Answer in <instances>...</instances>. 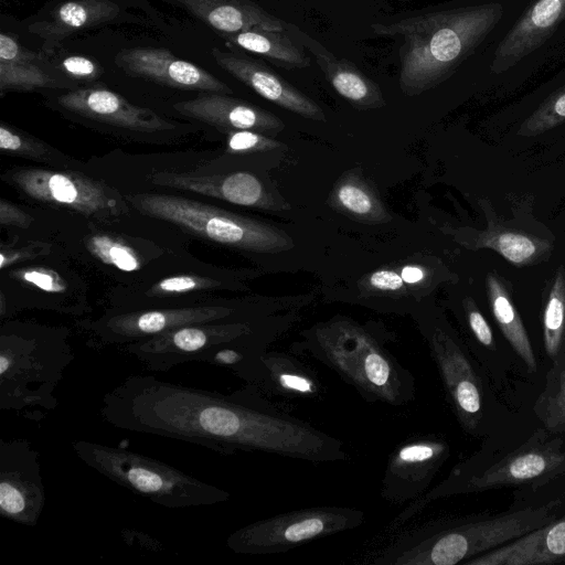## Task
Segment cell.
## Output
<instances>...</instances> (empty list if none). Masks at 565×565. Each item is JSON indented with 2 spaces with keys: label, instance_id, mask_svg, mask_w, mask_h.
<instances>
[{
  "label": "cell",
  "instance_id": "obj_43",
  "mask_svg": "<svg viewBox=\"0 0 565 565\" xmlns=\"http://www.w3.org/2000/svg\"><path fill=\"white\" fill-rule=\"evenodd\" d=\"M61 65L70 76L78 79L92 81L102 74V68L98 64L81 55L67 56L61 62Z\"/></svg>",
  "mask_w": 565,
  "mask_h": 565
},
{
  "label": "cell",
  "instance_id": "obj_29",
  "mask_svg": "<svg viewBox=\"0 0 565 565\" xmlns=\"http://www.w3.org/2000/svg\"><path fill=\"white\" fill-rule=\"evenodd\" d=\"M487 286L490 307L501 332L529 371L535 372L537 365L532 344L509 292L495 274L488 275Z\"/></svg>",
  "mask_w": 565,
  "mask_h": 565
},
{
  "label": "cell",
  "instance_id": "obj_17",
  "mask_svg": "<svg viewBox=\"0 0 565 565\" xmlns=\"http://www.w3.org/2000/svg\"><path fill=\"white\" fill-rule=\"evenodd\" d=\"M151 183L171 189L199 193L236 205L278 211L288 204L276 200L262 181L249 172L202 174L194 172H158Z\"/></svg>",
  "mask_w": 565,
  "mask_h": 565
},
{
  "label": "cell",
  "instance_id": "obj_37",
  "mask_svg": "<svg viewBox=\"0 0 565 565\" xmlns=\"http://www.w3.org/2000/svg\"><path fill=\"white\" fill-rule=\"evenodd\" d=\"M534 413L548 431H565V394L545 388L534 403Z\"/></svg>",
  "mask_w": 565,
  "mask_h": 565
},
{
  "label": "cell",
  "instance_id": "obj_13",
  "mask_svg": "<svg viewBox=\"0 0 565 565\" xmlns=\"http://www.w3.org/2000/svg\"><path fill=\"white\" fill-rule=\"evenodd\" d=\"M450 455L448 441L420 434L399 443L390 454L381 482V498L393 505L423 497Z\"/></svg>",
  "mask_w": 565,
  "mask_h": 565
},
{
  "label": "cell",
  "instance_id": "obj_41",
  "mask_svg": "<svg viewBox=\"0 0 565 565\" xmlns=\"http://www.w3.org/2000/svg\"><path fill=\"white\" fill-rule=\"evenodd\" d=\"M51 245L42 242H32L15 248H4L0 250V268L6 269L19 262L33 259L49 254Z\"/></svg>",
  "mask_w": 565,
  "mask_h": 565
},
{
  "label": "cell",
  "instance_id": "obj_6",
  "mask_svg": "<svg viewBox=\"0 0 565 565\" xmlns=\"http://www.w3.org/2000/svg\"><path fill=\"white\" fill-rule=\"evenodd\" d=\"M565 471V450L559 438L548 439L540 429L520 447L483 469L466 465L456 466L449 476L409 503L387 525L396 533L409 520L441 498L482 492L504 487H540Z\"/></svg>",
  "mask_w": 565,
  "mask_h": 565
},
{
  "label": "cell",
  "instance_id": "obj_3",
  "mask_svg": "<svg viewBox=\"0 0 565 565\" xmlns=\"http://www.w3.org/2000/svg\"><path fill=\"white\" fill-rule=\"evenodd\" d=\"M559 497L543 505L499 514H470L428 521L399 533L366 563L456 565L513 541L558 516Z\"/></svg>",
  "mask_w": 565,
  "mask_h": 565
},
{
  "label": "cell",
  "instance_id": "obj_8",
  "mask_svg": "<svg viewBox=\"0 0 565 565\" xmlns=\"http://www.w3.org/2000/svg\"><path fill=\"white\" fill-rule=\"evenodd\" d=\"M126 201L146 216L170 222L221 245L269 254L295 246L291 237L276 226L188 198L139 193L127 195Z\"/></svg>",
  "mask_w": 565,
  "mask_h": 565
},
{
  "label": "cell",
  "instance_id": "obj_46",
  "mask_svg": "<svg viewBox=\"0 0 565 565\" xmlns=\"http://www.w3.org/2000/svg\"><path fill=\"white\" fill-rule=\"evenodd\" d=\"M546 388L565 394V352L554 361V365L547 375Z\"/></svg>",
  "mask_w": 565,
  "mask_h": 565
},
{
  "label": "cell",
  "instance_id": "obj_39",
  "mask_svg": "<svg viewBox=\"0 0 565 565\" xmlns=\"http://www.w3.org/2000/svg\"><path fill=\"white\" fill-rule=\"evenodd\" d=\"M12 274L17 279L33 285L44 292L62 294L66 289L62 277L56 271L49 268H22L14 270Z\"/></svg>",
  "mask_w": 565,
  "mask_h": 565
},
{
  "label": "cell",
  "instance_id": "obj_20",
  "mask_svg": "<svg viewBox=\"0 0 565 565\" xmlns=\"http://www.w3.org/2000/svg\"><path fill=\"white\" fill-rule=\"evenodd\" d=\"M216 64L263 98L301 117L326 120L321 107L262 63L220 49L212 50Z\"/></svg>",
  "mask_w": 565,
  "mask_h": 565
},
{
  "label": "cell",
  "instance_id": "obj_44",
  "mask_svg": "<svg viewBox=\"0 0 565 565\" xmlns=\"http://www.w3.org/2000/svg\"><path fill=\"white\" fill-rule=\"evenodd\" d=\"M39 54L25 50L14 38L0 33V62H34Z\"/></svg>",
  "mask_w": 565,
  "mask_h": 565
},
{
  "label": "cell",
  "instance_id": "obj_2",
  "mask_svg": "<svg viewBox=\"0 0 565 565\" xmlns=\"http://www.w3.org/2000/svg\"><path fill=\"white\" fill-rule=\"evenodd\" d=\"M500 2L422 11L371 24L385 38L401 39L399 87L407 96L448 79L498 25Z\"/></svg>",
  "mask_w": 565,
  "mask_h": 565
},
{
  "label": "cell",
  "instance_id": "obj_16",
  "mask_svg": "<svg viewBox=\"0 0 565 565\" xmlns=\"http://www.w3.org/2000/svg\"><path fill=\"white\" fill-rule=\"evenodd\" d=\"M116 64L127 74L184 90L231 94L232 89L206 70L181 58L170 51L134 47L119 52Z\"/></svg>",
  "mask_w": 565,
  "mask_h": 565
},
{
  "label": "cell",
  "instance_id": "obj_27",
  "mask_svg": "<svg viewBox=\"0 0 565 565\" xmlns=\"http://www.w3.org/2000/svg\"><path fill=\"white\" fill-rule=\"evenodd\" d=\"M329 205L359 222L383 224L392 220L375 189L359 173L345 172L333 185Z\"/></svg>",
  "mask_w": 565,
  "mask_h": 565
},
{
  "label": "cell",
  "instance_id": "obj_4",
  "mask_svg": "<svg viewBox=\"0 0 565 565\" xmlns=\"http://www.w3.org/2000/svg\"><path fill=\"white\" fill-rule=\"evenodd\" d=\"M386 342V334L338 317L306 330L291 351L332 370L369 403L405 406L415 398V377Z\"/></svg>",
  "mask_w": 565,
  "mask_h": 565
},
{
  "label": "cell",
  "instance_id": "obj_30",
  "mask_svg": "<svg viewBox=\"0 0 565 565\" xmlns=\"http://www.w3.org/2000/svg\"><path fill=\"white\" fill-rule=\"evenodd\" d=\"M0 150L7 156L20 157L58 168L78 167V162L51 145L4 122L0 125Z\"/></svg>",
  "mask_w": 565,
  "mask_h": 565
},
{
  "label": "cell",
  "instance_id": "obj_26",
  "mask_svg": "<svg viewBox=\"0 0 565 565\" xmlns=\"http://www.w3.org/2000/svg\"><path fill=\"white\" fill-rule=\"evenodd\" d=\"M119 10L110 0H70L53 10L47 20L31 24L29 31L46 40H61L116 18Z\"/></svg>",
  "mask_w": 565,
  "mask_h": 565
},
{
  "label": "cell",
  "instance_id": "obj_48",
  "mask_svg": "<svg viewBox=\"0 0 565 565\" xmlns=\"http://www.w3.org/2000/svg\"><path fill=\"white\" fill-rule=\"evenodd\" d=\"M561 498L565 501V493Z\"/></svg>",
  "mask_w": 565,
  "mask_h": 565
},
{
  "label": "cell",
  "instance_id": "obj_10",
  "mask_svg": "<svg viewBox=\"0 0 565 565\" xmlns=\"http://www.w3.org/2000/svg\"><path fill=\"white\" fill-rule=\"evenodd\" d=\"M2 179L34 201L77 212L97 220L127 212L126 199L106 183L77 171L14 168Z\"/></svg>",
  "mask_w": 565,
  "mask_h": 565
},
{
  "label": "cell",
  "instance_id": "obj_23",
  "mask_svg": "<svg viewBox=\"0 0 565 565\" xmlns=\"http://www.w3.org/2000/svg\"><path fill=\"white\" fill-rule=\"evenodd\" d=\"M285 30L313 55L317 65L333 89L351 105L360 109L380 108L385 105L377 84L351 62L337 58L322 44L291 23H285Z\"/></svg>",
  "mask_w": 565,
  "mask_h": 565
},
{
  "label": "cell",
  "instance_id": "obj_28",
  "mask_svg": "<svg viewBox=\"0 0 565 565\" xmlns=\"http://www.w3.org/2000/svg\"><path fill=\"white\" fill-rule=\"evenodd\" d=\"M226 41L247 52L262 55L288 68H305L310 57L286 30L252 29L234 34H223Z\"/></svg>",
  "mask_w": 565,
  "mask_h": 565
},
{
  "label": "cell",
  "instance_id": "obj_35",
  "mask_svg": "<svg viewBox=\"0 0 565 565\" xmlns=\"http://www.w3.org/2000/svg\"><path fill=\"white\" fill-rule=\"evenodd\" d=\"M89 253L103 262L122 271H136L140 268V257L129 245L108 235L97 234L87 242Z\"/></svg>",
  "mask_w": 565,
  "mask_h": 565
},
{
  "label": "cell",
  "instance_id": "obj_38",
  "mask_svg": "<svg viewBox=\"0 0 565 565\" xmlns=\"http://www.w3.org/2000/svg\"><path fill=\"white\" fill-rule=\"evenodd\" d=\"M226 132L227 150L233 153L264 152L281 143L262 132L253 130H230Z\"/></svg>",
  "mask_w": 565,
  "mask_h": 565
},
{
  "label": "cell",
  "instance_id": "obj_47",
  "mask_svg": "<svg viewBox=\"0 0 565 565\" xmlns=\"http://www.w3.org/2000/svg\"><path fill=\"white\" fill-rule=\"evenodd\" d=\"M399 274L405 284L408 285L417 284L426 277V271L422 267L414 265L403 267Z\"/></svg>",
  "mask_w": 565,
  "mask_h": 565
},
{
  "label": "cell",
  "instance_id": "obj_25",
  "mask_svg": "<svg viewBox=\"0 0 565 565\" xmlns=\"http://www.w3.org/2000/svg\"><path fill=\"white\" fill-rule=\"evenodd\" d=\"M188 12L223 34L252 29L285 30L277 17L249 0H175Z\"/></svg>",
  "mask_w": 565,
  "mask_h": 565
},
{
  "label": "cell",
  "instance_id": "obj_32",
  "mask_svg": "<svg viewBox=\"0 0 565 565\" xmlns=\"http://www.w3.org/2000/svg\"><path fill=\"white\" fill-rule=\"evenodd\" d=\"M543 339L546 354L554 362L565 344V270L555 275L543 312Z\"/></svg>",
  "mask_w": 565,
  "mask_h": 565
},
{
  "label": "cell",
  "instance_id": "obj_11",
  "mask_svg": "<svg viewBox=\"0 0 565 565\" xmlns=\"http://www.w3.org/2000/svg\"><path fill=\"white\" fill-rule=\"evenodd\" d=\"M257 329L246 320L189 324L126 344L125 350L147 369L167 372L184 363H206L216 351Z\"/></svg>",
  "mask_w": 565,
  "mask_h": 565
},
{
  "label": "cell",
  "instance_id": "obj_14",
  "mask_svg": "<svg viewBox=\"0 0 565 565\" xmlns=\"http://www.w3.org/2000/svg\"><path fill=\"white\" fill-rule=\"evenodd\" d=\"M45 505L39 452L26 439L0 440V515L34 526Z\"/></svg>",
  "mask_w": 565,
  "mask_h": 565
},
{
  "label": "cell",
  "instance_id": "obj_24",
  "mask_svg": "<svg viewBox=\"0 0 565 565\" xmlns=\"http://www.w3.org/2000/svg\"><path fill=\"white\" fill-rule=\"evenodd\" d=\"M565 562V513L463 565H539Z\"/></svg>",
  "mask_w": 565,
  "mask_h": 565
},
{
  "label": "cell",
  "instance_id": "obj_5",
  "mask_svg": "<svg viewBox=\"0 0 565 565\" xmlns=\"http://www.w3.org/2000/svg\"><path fill=\"white\" fill-rule=\"evenodd\" d=\"M74 353L63 330L3 327L0 333V409L32 420L57 405L55 391Z\"/></svg>",
  "mask_w": 565,
  "mask_h": 565
},
{
  "label": "cell",
  "instance_id": "obj_9",
  "mask_svg": "<svg viewBox=\"0 0 565 565\" xmlns=\"http://www.w3.org/2000/svg\"><path fill=\"white\" fill-rule=\"evenodd\" d=\"M363 510L320 505L278 513L237 529L226 540L238 554L267 555L287 552L306 543L351 531L364 523Z\"/></svg>",
  "mask_w": 565,
  "mask_h": 565
},
{
  "label": "cell",
  "instance_id": "obj_36",
  "mask_svg": "<svg viewBox=\"0 0 565 565\" xmlns=\"http://www.w3.org/2000/svg\"><path fill=\"white\" fill-rule=\"evenodd\" d=\"M223 284L214 278L199 275H177L167 277L154 285L146 292L150 298L179 297L199 290L220 289Z\"/></svg>",
  "mask_w": 565,
  "mask_h": 565
},
{
  "label": "cell",
  "instance_id": "obj_34",
  "mask_svg": "<svg viewBox=\"0 0 565 565\" xmlns=\"http://www.w3.org/2000/svg\"><path fill=\"white\" fill-rule=\"evenodd\" d=\"M565 122V83L553 92L521 125L518 135L535 137Z\"/></svg>",
  "mask_w": 565,
  "mask_h": 565
},
{
  "label": "cell",
  "instance_id": "obj_22",
  "mask_svg": "<svg viewBox=\"0 0 565 565\" xmlns=\"http://www.w3.org/2000/svg\"><path fill=\"white\" fill-rule=\"evenodd\" d=\"M267 398L315 401L323 397L324 387L317 372L295 355L268 352L262 356L252 382Z\"/></svg>",
  "mask_w": 565,
  "mask_h": 565
},
{
  "label": "cell",
  "instance_id": "obj_31",
  "mask_svg": "<svg viewBox=\"0 0 565 565\" xmlns=\"http://www.w3.org/2000/svg\"><path fill=\"white\" fill-rule=\"evenodd\" d=\"M475 244L477 248L493 249L518 266L536 260L548 248L546 241L505 230L482 233Z\"/></svg>",
  "mask_w": 565,
  "mask_h": 565
},
{
  "label": "cell",
  "instance_id": "obj_7",
  "mask_svg": "<svg viewBox=\"0 0 565 565\" xmlns=\"http://www.w3.org/2000/svg\"><path fill=\"white\" fill-rule=\"evenodd\" d=\"M72 447L88 467L153 503L180 509L226 502L230 492L142 454L108 445L75 440Z\"/></svg>",
  "mask_w": 565,
  "mask_h": 565
},
{
  "label": "cell",
  "instance_id": "obj_40",
  "mask_svg": "<svg viewBox=\"0 0 565 565\" xmlns=\"http://www.w3.org/2000/svg\"><path fill=\"white\" fill-rule=\"evenodd\" d=\"M462 307L467 326L473 338L484 348L494 349V339L492 330L476 306L473 299L466 297L462 300Z\"/></svg>",
  "mask_w": 565,
  "mask_h": 565
},
{
  "label": "cell",
  "instance_id": "obj_18",
  "mask_svg": "<svg viewBox=\"0 0 565 565\" xmlns=\"http://www.w3.org/2000/svg\"><path fill=\"white\" fill-rule=\"evenodd\" d=\"M58 105L78 116L137 132H159L175 126L150 108L129 103L105 88H78L61 95Z\"/></svg>",
  "mask_w": 565,
  "mask_h": 565
},
{
  "label": "cell",
  "instance_id": "obj_15",
  "mask_svg": "<svg viewBox=\"0 0 565 565\" xmlns=\"http://www.w3.org/2000/svg\"><path fill=\"white\" fill-rule=\"evenodd\" d=\"M234 307L225 305L154 308L110 313L90 328L103 344H129L189 324L232 320Z\"/></svg>",
  "mask_w": 565,
  "mask_h": 565
},
{
  "label": "cell",
  "instance_id": "obj_19",
  "mask_svg": "<svg viewBox=\"0 0 565 565\" xmlns=\"http://www.w3.org/2000/svg\"><path fill=\"white\" fill-rule=\"evenodd\" d=\"M565 21V0H536L499 42L490 72L501 74L540 49Z\"/></svg>",
  "mask_w": 565,
  "mask_h": 565
},
{
  "label": "cell",
  "instance_id": "obj_12",
  "mask_svg": "<svg viewBox=\"0 0 565 565\" xmlns=\"http://www.w3.org/2000/svg\"><path fill=\"white\" fill-rule=\"evenodd\" d=\"M422 331L452 413L466 433L477 435L483 419V384L471 356L445 326L431 322Z\"/></svg>",
  "mask_w": 565,
  "mask_h": 565
},
{
  "label": "cell",
  "instance_id": "obj_33",
  "mask_svg": "<svg viewBox=\"0 0 565 565\" xmlns=\"http://www.w3.org/2000/svg\"><path fill=\"white\" fill-rule=\"evenodd\" d=\"M55 86L54 79L33 62H0V94Z\"/></svg>",
  "mask_w": 565,
  "mask_h": 565
},
{
  "label": "cell",
  "instance_id": "obj_21",
  "mask_svg": "<svg viewBox=\"0 0 565 565\" xmlns=\"http://www.w3.org/2000/svg\"><path fill=\"white\" fill-rule=\"evenodd\" d=\"M173 108L185 117L224 132L253 130L276 135L285 127L281 119L274 114L227 94L203 93L193 99L177 103Z\"/></svg>",
  "mask_w": 565,
  "mask_h": 565
},
{
  "label": "cell",
  "instance_id": "obj_45",
  "mask_svg": "<svg viewBox=\"0 0 565 565\" xmlns=\"http://www.w3.org/2000/svg\"><path fill=\"white\" fill-rule=\"evenodd\" d=\"M33 216L18 205L4 199L0 200V224L2 226H14L26 228L33 222Z\"/></svg>",
  "mask_w": 565,
  "mask_h": 565
},
{
  "label": "cell",
  "instance_id": "obj_1",
  "mask_svg": "<svg viewBox=\"0 0 565 565\" xmlns=\"http://www.w3.org/2000/svg\"><path fill=\"white\" fill-rule=\"evenodd\" d=\"M110 426L171 438L222 455L262 451L311 462L350 459L343 443L276 407L250 385L222 394L131 375L104 394Z\"/></svg>",
  "mask_w": 565,
  "mask_h": 565
},
{
  "label": "cell",
  "instance_id": "obj_42",
  "mask_svg": "<svg viewBox=\"0 0 565 565\" xmlns=\"http://www.w3.org/2000/svg\"><path fill=\"white\" fill-rule=\"evenodd\" d=\"M367 286L380 294H396L405 288L401 274L393 269H379L366 277Z\"/></svg>",
  "mask_w": 565,
  "mask_h": 565
}]
</instances>
